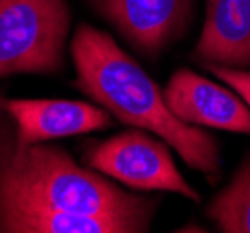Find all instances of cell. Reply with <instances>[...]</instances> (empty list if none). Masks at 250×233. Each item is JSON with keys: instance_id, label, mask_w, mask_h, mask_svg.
<instances>
[{"instance_id": "obj_11", "label": "cell", "mask_w": 250, "mask_h": 233, "mask_svg": "<svg viewBox=\"0 0 250 233\" xmlns=\"http://www.w3.org/2000/svg\"><path fill=\"white\" fill-rule=\"evenodd\" d=\"M206 67L215 77H219L220 80H224L228 86H231L245 99V103L250 106V71L231 69V67H224V65H206Z\"/></svg>"}, {"instance_id": "obj_10", "label": "cell", "mask_w": 250, "mask_h": 233, "mask_svg": "<svg viewBox=\"0 0 250 233\" xmlns=\"http://www.w3.org/2000/svg\"><path fill=\"white\" fill-rule=\"evenodd\" d=\"M208 216L224 233H250V157L208 207Z\"/></svg>"}, {"instance_id": "obj_3", "label": "cell", "mask_w": 250, "mask_h": 233, "mask_svg": "<svg viewBox=\"0 0 250 233\" xmlns=\"http://www.w3.org/2000/svg\"><path fill=\"white\" fill-rule=\"evenodd\" d=\"M69 24L67 0H0V77L60 71Z\"/></svg>"}, {"instance_id": "obj_8", "label": "cell", "mask_w": 250, "mask_h": 233, "mask_svg": "<svg viewBox=\"0 0 250 233\" xmlns=\"http://www.w3.org/2000/svg\"><path fill=\"white\" fill-rule=\"evenodd\" d=\"M149 224L99 213H71L0 198V233H144Z\"/></svg>"}, {"instance_id": "obj_7", "label": "cell", "mask_w": 250, "mask_h": 233, "mask_svg": "<svg viewBox=\"0 0 250 233\" xmlns=\"http://www.w3.org/2000/svg\"><path fill=\"white\" fill-rule=\"evenodd\" d=\"M163 94L174 116L183 123L250 133V106L245 99L190 69L183 67L172 75Z\"/></svg>"}, {"instance_id": "obj_6", "label": "cell", "mask_w": 250, "mask_h": 233, "mask_svg": "<svg viewBox=\"0 0 250 233\" xmlns=\"http://www.w3.org/2000/svg\"><path fill=\"white\" fill-rule=\"evenodd\" d=\"M97 13L146 56H155L183 34L192 0H92Z\"/></svg>"}, {"instance_id": "obj_9", "label": "cell", "mask_w": 250, "mask_h": 233, "mask_svg": "<svg viewBox=\"0 0 250 233\" xmlns=\"http://www.w3.org/2000/svg\"><path fill=\"white\" fill-rule=\"evenodd\" d=\"M192 54L206 65L250 67V0H208L206 24Z\"/></svg>"}, {"instance_id": "obj_1", "label": "cell", "mask_w": 250, "mask_h": 233, "mask_svg": "<svg viewBox=\"0 0 250 233\" xmlns=\"http://www.w3.org/2000/svg\"><path fill=\"white\" fill-rule=\"evenodd\" d=\"M77 88L116 119L161 136L190 168L217 179L220 151L215 138L183 123L167 105L165 94L110 34L81 24L71 41Z\"/></svg>"}, {"instance_id": "obj_4", "label": "cell", "mask_w": 250, "mask_h": 233, "mask_svg": "<svg viewBox=\"0 0 250 233\" xmlns=\"http://www.w3.org/2000/svg\"><path fill=\"white\" fill-rule=\"evenodd\" d=\"M84 160L92 170L103 172L127 187L176 192L190 201H200V192L179 174L167 142L147 135L144 129L125 131L92 144L84 153Z\"/></svg>"}, {"instance_id": "obj_2", "label": "cell", "mask_w": 250, "mask_h": 233, "mask_svg": "<svg viewBox=\"0 0 250 233\" xmlns=\"http://www.w3.org/2000/svg\"><path fill=\"white\" fill-rule=\"evenodd\" d=\"M0 198L30 201L71 213H99L135 218L151 226L157 201L124 191L97 170L79 166L62 148L19 146L0 131Z\"/></svg>"}, {"instance_id": "obj_5", "label": "cell", "mask_w": 250, "mask_h": 233, "mask_svg": "<svg viewBox=\"0 0 250 233\" xmlns=\"http://www.w3.org/2000/svg\"><path fill=\"white\" fill-rule=\"evenodd\" d=\"M0 108L15 121L19 146L103 131L114 123L103 106L69 99H0Z\"/></svg>"}]
</instances>
